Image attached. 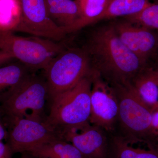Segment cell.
<instances>
[{
  "mask_svg": "<svg viewBox=\"0 0 158 158\" xmlns=\"http://www.w3.org/2000/svg\"><path fill=\"white\" fill-rule=\"evenodd\" d=\"M94 26L82 46L91 69L111 85H126L147 68L121 41L112 20Z\"/></svg>",
  "mask_w": 158,
  "mask_h": 158,
  "instance_id": "6da1fadb",
  "label": "cell"
},
{
  "mask_svg": "<svg viewBox=\"0 0 158 158\" xmlns=\"http://www.w3.org/2000/svg\"><path fill=\"white\" fill-rule=\"evenodd\" d=\"M111 86L118 103V123L114 134L131 144L144 143L148 147L158 136L154 125L155 112L131 84Z\"/></svg>",
  "mask_w": 158,
  "mask_h": 158,
  "instance_id": "7a4b0ae2",
  "label": "cell"
},
{
  "mask_svg": "<svg viewBox=\"0 0 158 158\" xmlns=\"http://www.w3.org/2000/svg\"><path fill=\"white\" fill-rule=\"evenodd\" d=\"M48 90L44 77L30 73L0 99V110L6 127L22 118L44 122Z\"/></svg>",
  "mask_w": 158,
  "mask_h": 158,
  "instance_id": "3957f363",
  "label": "cell"
},
{
  "mask_svg": "<svg viewBox=\"0 0 158 158\" xmlns=\"http://www.w3.org/2000/svg\"><path fill=\"white\" fill-rule=\"evenodd\" d=\"M91 86L90 73L71 89L55 96L51 100L50 111L44 123L57 133L89 123Z\"/></svg>",
  "mask_w": 158,
  "mask_h": 158,
  "instance_id": "277c9868",
  "label": "cell"
},
{
  "mask_svg": "<svg viewBox=\"0 0 158 158\" xmlns=\"http://www.w3.org/2000/svg\"><path fill=\"white\" fill-rule=\"evenodd\" d=\"M43 70L51 100L73 88L92 72L88 54L82 46L65 47Z\"/></svg>",
  "mask_w": 158,
  "mask_h": 158,
  "instance_id": "5b68a950",
  "label": "cell"
},
{
  "mask_svg": "<svg viewBox=\"0 0 158 158\" xmlns=\"http://www.w3.org/2000/svg\"><path fill=\"white\" fill-rule=\"evenodd\" d=\"M65 47L59 42L37 36L22 37L0 31V50L12 55L33 72L45 69Z\"/></svg>",
  "mask_w": 158,
  "mask_h": 158,
  "instance_id": "8992f818",
  "label": "cell"
},
{
  "mask_svg": "<svg viewBox=\"0 0 158 158\" xmlns=\"http://www.w3.org/2000/svg\"><path fill=\"white\" fill-rule=\"evenodd\" d=\"M90 123L111 134L116 132L118 103L114 89L92 70Z\"/></svg>",
  "mask_w": 158,
  "mask_h": 158,
  "instance_id": "52a82bcc",
  "label": "cell"
},
{
  "mask_svg": "<svg viewBox=\"0 0 158 158\" xmlns=\"http://www.w3.org/2000/svg\"><path fill=\"white\" fill-rule=\"evenodd\" d=\"M112 20L125 45L146 67H150L158 57V32L134 24L123 18Z\"/></svg>",
  "mask_w": 158,
  "mask_h": 158,
  "instance_id": "ba28073f",
  "label": "cell"
},
{
  "mask_svg": "<svg viewBox=\"0 0 158 158\" xmlns=\"http://www.w3.org/2000/svg\"><path fill=\"white\" fill-rule=\"evenodd\" d=\"M61 139L73 144L85 158H110L112 134L91 123L58 132Z\"/></svg>",
  "mask_w": 158,
  "mask_h": 158,
  "instance_id": "9c48e42d",
  "label": "cell"
},
{
  "mask_svg": "<svg viewBox=\"0 0 158 158\" xmlns=\"http://www.w3.org/2000/svg\"><path fill=\"white\" fill-rule=\"evenodd\" d=\"M7 143L13 154L27 152L34 148L56 139L57 133L44 122L22 118L8 127Z\"/></svg>",
  "mask_w": 158,
  "mask_h": 158,
  "instance_id": "30bf717a",
  "label": "cell"
},
{
  "mask_svg": "<svg viewBox=\"0 0 158 158\" xmlns=\"http://www.w3.org/2000/svg\"><path fill=\"white\" fill-rule=\"evenodd\" d=\"M22 11L17 32L59 42L66 36L49 17L46 0H20Z\"/></svg>",
  "mask_w": 158,
  "mask_h": 158,
  "instance_id": "8fae6325",
  "label": "cell"
},
{
  "mask_svg": "<svg viewBox=\"0 0 158 158\" xmlns=\"http://www.w3.org/2000/svg\"><path fill=\"white\" fill-rule=\"evenodd\" d=\"M49 17L67 35V31L80 19L78 7L75 0H46Z\"/></svg>",
  "mask_w": 158,
  "mask_h": 158,
  "instance_id": "7c38bea8",
  "label": "cell"
},
{
  "mask_svg": "<svg viewBox=\"0 0 158 158\" xmlns=\"http://www.w3.org/2000/svg\"><path fill=\"white\" fill-rule=\"evenodd\" d=\"M27 153L37 158H85L73 144L62 139L44 143Z\"/></svg>",
  "mask_w": 158,
  "mask_h": 158,
  "instance_id": "4fadbf2b",
  "label": "cell"
},
{
  "mask_svg": "<svg viewBox=\"0 0 158 158\" xmlns=\"http://www.w3.org/2000/svg\"><path fill=\"white\" fill-rule=\"evenodd\" d=\"M78 7L80 19L67 31L71 34L94 25L97 19L104 12L111 0H75Z\"/></svg>",
  "mask_w": 158,
  "mask_h": 158,
  "instance_id": "5bb4252c",
  "label": "cell"
},
{
  "mask_svg": "<svg viewBox=\"0 0 158 158\" xmlns=\"http://www.w3.org/2000/svg\"><path fill=\"white\" fill-rule=\"evenodd\" d=\"M150 3L149 0H111L104 12L97 19L94 24L137 14Z\"/></svg>",
  "mask_w": 158,
  "mask_h": 158,
  "instance_id": "9a60e30c",
  "label": "cell"
},
{
  "mask_svg": "<svg viewBox=\"0 0 158 158\" xmlns=\"http://www.w3.org/2000/svg\"><path fill=\"white\" fill-rule=\"evenodd\" d=\"M116 134H112L110 143V158H158L154 150L135 147Z\"/></svg>",
  "mask_w": 158,
  "mask_h": 158,
  "instance_id": "2e32d148",
  "label": "cell"
},
{
  "mask_svg": "<svg viewBox=\"0 0 158 158\" xmlns=\"http://www.w3.org/2000/svg\"><path fill=\"white\" fill-rule=\"evenodd\" d=\"M32 73L19 61L0 67V99Z\"/></svg>",
  "mask_w": 158,
  "mask_h": 158,
  "instance_id": "e0dca14e",
  "label": "cell"
},
{
  "mask_svg": "<svg viewBox=\"0 0 158 158\" xmlns=\"http://www.w3.org/2000/svg\"><path fill=\"white\" fill-rule=\"evenodd\" d=\"M22 19L20 0H0V31L17 32Z\"/></svg>",
  "mask_w": 158,
  "mask_h": 158,
  "instance_id": "ac0fdd59",
  "label": "cell"
},
{
  "mask_svg": "<svg viewBox=\"0 0 158 158\" xmlns=\"http://www.w3.org/2000/svg\"><path fill=\"white\" fill-rule=\"evenodd\" d=\"M145 69L138 74L131 84L143 101L155 112H158V87L148 76Z\"/></svg>",
  "mask_w": 158,
  "mask_h": 158,
  "instance_id": "d6986e66",
  "label": "cell"
},
{
  "mask_svg": "<svg viewBox=\"0 0 158 158\" xmlns=\"http://www.w3.org/2000/svg\"><path fill=\"white\" fill-rule=\"evenodd\" d=\"M134 24L158 33V0H154L141 12L122 17Z\"/></svg>",
  "mask_w": 158,
  "mask_h": 158,
  "instance_id": "ffe728a7",
  "label": "cell"
},
{
  "mask_svg": "<svg viewBox=\"0 0 158 158\" xmlns=\"http://www.w3.org/2000/svg\"><path fill=\"white\" fill-rule=\"evenodd\" d=\"M148 76L155 83L158 87V59L153 63L152 65L145 69Z\"/></svg>",
  "mask_w": 158,
  "mask_h": 158,
  "instance_id": "44dd1931",
  "label": "cell"
},
{
  "mask_svg": "<svg viewBox=\"0 0 158 158\" xmlns=\"http://www.w3.org/2000/svg\"><path fill=\"white\" fill-rule=\"evenodd\" d=\"M13 154L9 144L0 141V158H11Z\"/></svg>",
  "mask_w": 158,
  "mask_h": 158,
  "instance_id": "7402d4cb",
  "label": "cell"
},
{
  "mask_svg": "<svg viewBox=\"0 0 158 158\" xmlns=\"http://www.w3.org/2000/svg\"><path fill=\"white\" fill-rule=\"evenodd\" d=\"M14 59H15L11 54L0 50V67L10 63Z\"/></svg>",
  "mask_w": 158,
  "mask_h": 158,
  "instance_id": "603a6c76",
  "label": "cell"
},
{
  "mask_svg": "<svg viewBox=\"0 0 158 158\" xmlns=\"http://www.w3.org/2000/svg\"><path fill=\"white\" fill-rule=\"evenodd\" d=\"M8 136V130L3 121L2 116L0 110V141L7 138Z\"/></svg>",
  "mask_w": 158,
  "mask_h": 158,
  "instance_id": "cb8c5ba5",
  "label": "cell"
},
{
  "mask_svg": "<svg viewBox=\"0 0 158 158\" xmlns=\"http://www.w3.org/2000/svg\"><path fill=\"white\" fill-rule=\"evenodd\" d=\"M148 148L154 150L158 153V136L156 137Z\"/></svg>",
  "mask_w": 158,
  "mask_h": 158,
  "instance_id": "d4e9b609",
  "label": "cell"
},
{
  "mask_svg": "<svg viewBox=\"0 0 158 158\" xmlns=\"http://www.w3.org/2000/svg\"><path fill=\"white\" fill-rule=\"evenodd\" d=\"M20 158H37L27 152L22 153L21 156Z\"/></svg>",
  "mask_w": 158,
  "mask_h": 158,
  "instance_id": "484cf974",
  "label": "cell"
},
{
  "mask_svg": "<svg viewBox=\"0 0 158 158\" xmlns=\"http://www.w3.org/2000/svg\"><path fill=\"white\" fill-rule=\"evenodd\" d=\"M157 59H158V58H157ZM157 59H156V60H157Z\"/></svg>",
  "mask_w": 158,
  "mask_h": 158,
  "instance_id": "4316f807",
  "label": "cell"
},
{
  "mask_svg": "<svg viewBox=\"0 0 158 158\" xmlns=\"http://www.w3.org/2000/svg\"><path fill=\"white\" fill-rule=\"evenodd\" d=\"M149 1H151V0H149Z\"/></svg>",
  "mask_w": 158,
  "mask_h": 158,
  "instance_id": "83f0119b",
  "label": "cell"
}]
</instances>
